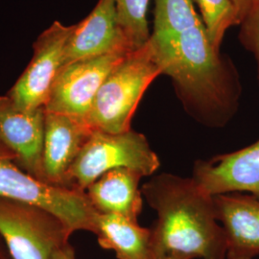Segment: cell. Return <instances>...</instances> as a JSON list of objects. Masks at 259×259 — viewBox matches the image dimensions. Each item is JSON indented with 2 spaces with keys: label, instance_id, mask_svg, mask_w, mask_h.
I'll use <instances>...</instances> for the list:
<instances>
[{
  "label": "cell",
  "instance_id": "cell-1",
  "mask_svg": "<svg viewBox=\"0 0 259 259\" xmlns=\"http://www.w3.org/2000/svg\"><path fill=\"white\" fill-rule=\"evenodd\" d=\"M157 211L153 233L156 259H225L227 243L213 196L192 178L161 174L142 186Z\"/></svg>",
  "mask_w": 259,
  "mask_h": 259
},
{
  "label": "cell",
  "instance_id": "cell-2",
  "mask_svg": "<svg viewBox=\"0 0 259 259\" xmlns=\"http://www.w3.org/2000/svg\"><path fill=\"white\" fill-rule=\"evenodd\" d=\"M156 54L161 73L173 80L186 108L223 120L232 114L239 96L237 78L209 42L203 22Z\"/></svg>",
  "mask_w": 259,
  "mask_h": 259
},
{
  "label": "cell",
  "instance_id": "cell-3",
  "mask_svg": "<svg viewBox=\"0 0 259 259\" xmlns=\"http://www.w3.org/2000/svg\"><path fill=\"white\" fill-rule=\"evenodd\" d=\"M162 74L151 40L126 56L104 81L87 122L94 130L123 133L151 83Z\"/></svg>",
  "mask_w": 259,
  "mask_h": 259
},
{
  "label": "cell",
  "instance_id": "cell-4",
  "mask_svg": "<svg viewBox=\"0 0 259 259\" xmlns=\"http://www.w3.org/2000/svg\"><path fill=\"white\" fill-rule=\"evenodd\" d=\"M0 197L36 204L54 213L71 234L77 231L94 232L98 212L84 191L49 185L30 175L1 142Z\"/></svg>",
  "mask_w": 259,
  "mask_h": 259
},
{
  "label": "cell",
  "instance_id": "cell-5",
  "mask_svg": "<svg viewBox=\"0 0 259 259\" xmlns=\"http://www.w3.org/2000/svg\"><path fill=\"white\" fill-rule=\"evenodd\" d=\"M158 166L157 154L143 135L133 130L117 134L93 130L68 170L66 186L85 192L111 170L128 168L145 177L155 173Z\"/></svg>",
  "mask_w": 259,
  "mask_h": 259
},
{
  "label": "cell",
  "instance_id": "cell-6",
  "mask_svg": "<svg viewBox=\"0 0 259 259\" xmlns=\"http://www.w3.org/2000/svg\"><path fill=\"white\" fill-rule=\"evenodd\" d=\"M71 232L54 213L0 197V236L13 259H51Z\"/></svg>",
  "mask_w": 259,
  "mask_h": 259
},
{
  "label": "cell",
  "instance_id": "cell-7",
  "mask_svg": "<svg viewBox=\"0 0 259 259\" xmlns=\"http://www.w3.org/2000/svg\"><path fill=\"white\" fill-rule=\"evenodd\" d=\"M73 25L53 22L34 42V54L7 95L20 109L46 108L52 87L65 65V47Z\"/></svg>",
  "mask_w": 259,
  "mask_h": 259
},
{
  "label": "cell",
  "instance_id": "cell-8",
  "mask_svg": "<svg viewBox=\"0 0 259 259\" xmlns=\"http://www.w3.org/2000/svg\"><path fill=\"white\" fill-rule=\"evenodd\" d=\"M128 54H110L65 65L52 87L46 111L87 121L106 78Z\"/></svg>",
  "mask_w": 259,
  "mask_h": 259
},
{
  "label": "cell",
  "instance_id": "cell-9",
  "mask_svg": "<svg viewBox=\"0 0 259 259\" xmlns=\"http://www.w3.org/2000/svg\"><path fill=\"white\" fill-rule=\"evenodd\" d=\"M133 51L121 29L115 0H99L85 19L73 25L65 47V65Z\"/></svg>",
  "mask_w": 259,
  "mask_h": 259
},
{
  "label": "cell",
  "instance_id": "cell-10",
  "mask_svg": "<svg viewBox=\"0 0 259 259\" xmlns=\"http://www.w3.org/2000/svg\"><path fill=\"white\" fill-rule=\"evenodd\" d=\"M192 179L210 196L246 192L259 200V140L239 151L196 162Z\"/></svg>",
  "mask_w": 259,
  "mask_h": 259
},
{
  "label": "cell",
  "instance_id": "cell-11",
  "mask_svg": "<svg viewBox=\"0 0 259 259\" xmlns=\"http://www.w3.org/2000/svg\"><path fill=\"white\" fill-rule=\"evenodd\" d=\"M93 130L81 118L46 111L40 180L67 187L68 170Z\"/></svg>",
  "mask_w": 259,
  "mask_h": 259
},
{
  "label": "cell",
  "instance_id": "cell-12",
  "mask_svg": "<svg viewBox=\"0 0 259 259\" xmlns=\"http://www.w3.org/2000/svg\"><path fill=\"white\" fill-rule=\"evenodd\" d=\"M45 120V108L23 110L7 94L0 96V142L14 153L23 170L38 180L41 175Z\"/></svg>",
  "mask_w": 259,
  "mask_h": 259
},
{
  "label": "cell",
  "instance_id": "cell-13",
  "mask_svg": "<svg viewBox=\"0 0 259 259\" xmlns=\"http://www.w3.org/2000/svg\"><path fill=\"white\" fill-rule=\"evenodd\" d=\"M216 218L226 236L228 259H252L259 254V200L252 195L213 196Z\"/></svg>",
  "mask_w": 259,
  "mask_h": 259
},
{
  "label": "cell",
  "instance_id": "cell-14",
  "mask_svg": "<svg viewBox=\"0 0 259 259\" xmlns=\"http://www.w3.org/2000/svg\"><path fill=\"white\" fill-rule=\"evenodd\" d=\"M142 175L128 168L111 170L85 189L91 204L101 214L118 215L138 222L143 195L139 189Z\"/></svg>",
  "mask_w": 259,
  "mask_h": 259
},
{
  "label": "cell",
  "instance_id": "cell-15",
  "mask_svg": "<svg viewBox=\"0 0 259 259\" xmlns=\"http://www.w3.org/2000/svg\"><path fill=\"white\" fill-rule=\"evenodd\" d=\"M93 233L100 247L113 250L118 259H156L152 230L136 221L98 213Z\"/></svg>",
  "mask_w": 259,
  "mask_h": 259
},
{
  "label": "cell",
  "instance_id": "cell-16",
  "mask_svg": "<svg viewBox=\"0 0 259 259\" xmlns=\"http://www.w3.org/2000/svg\"><path fill=\"white\" fill-rule=\"evenodd\" d=\"M154 30L150 40L157 53L173 47L180 37L203 21L192 0H155Z\"/></svg>",
  "mask_w": 259,
  "mask_h": 259
},
{
  "label": "cell",
  "instance_id": "cell-17",
  "mask_svg": "<svg viewBox=\"0 0 259 259\" xmlns=\"http://www.w3.org/2000/svg\"><path fill=\"white\" fill-rule=\"evenodd\" d=\"M202 12L205 33L213 48L219 51L227 30L240 24L232 0H195Z\"/></svg>",
  "mask_w": 259,
  "mask_h": 259
},
{
  "label": "cell",
  "instance_id": "cell-18",
  "mask_svg": "<svg viewBox=\"0 0 259 259\" xmlns=\"http://www.w3.org/2000/svg\"><path fill=\"white\" fill-rule=\"evenodd\" d=\"M121 29L134 50L145 46L150 39L149 0H115Z\"/></svg>",
  "mask_w": 259,
  "mask_h": 259
},
{
  "label": "cell",
  "instance_id": "cell-19",
  "mask_svg": "<svg viewBox=\"0 0 259 259\" xmlns=\"http://www.w3.org/2000/svg\"><path fill=\"white\" fill-rule=\"evenodd\" d=\"M241 24L242 40L255 56L259 77V0H253L251 8Z\"/></svg>",
  "mask_w": 259,
  "mask_h": 259
},
{
  "label": "cell",
  "instance_id": "cell-20",
  "mask_svg": "<svg viewBox=\"0 0 259 259\" xmlns=\"http://www.w3.org/2000/svg\"><path fill=\"white\" fill-rule=\"evenodd\" d=\"M51 259H77L75 255V250L69 242L65 243L62 247L55 250Z\"/></svg>",
  "mask_w": 259,
  "mask_h": 259
},
{
  "label": "cell",
  "instance_id": "cell-21",
  "mask_svg": "<svg viewBox=\"0 0 259 259\" xmlns=\"http://www.w3.org/2000/svg\"><path fill=\"white\" fill-rule=\"evenodd\" d=\"M232 2L237 11L241 23L243 19H245V17L248 15L249 11L251 8V5L253 3V0H232Z\"/></svg>",
  "mask_w": 259,
  "mask_h": 259
},
{
  "label": "cell",
  "instance_id": "cell-22",
  "mask_svg": "<svg viewBox=\"0 0 259 259\" xmlns=\"http://www.w3.org/2000/svg\"><path fill=\"white\" fill-rule=\"evenodd\" d=\"M0 259H13L1 236H0Z\"/></svg>",
  "mask_w": 259,
  "mask_h": 259
}]
</instances>
